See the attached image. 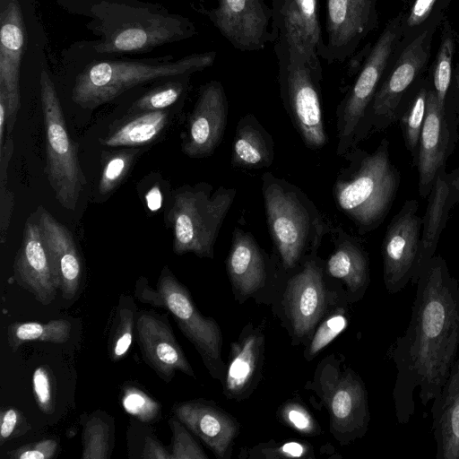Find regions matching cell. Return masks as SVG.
Returning a JSON list of instances; mask_svg holds the SVG:
<instances>
[{"label":"cell","mask_w":459,"mask_h":459,"mask_svg":"<svg viewBox=\"0 0 459 459\" xmlns=\"http://www.w3.org/2000/svg\"><path fill=\"white\" fill-rule=\"evenodd\" d=\"M458 350L459 281L435 255L416 283L409 325L387 351L397 369L393 399L399 424L414 414L416 388L423 406L440 394Z\"/></svg>","instance_id":"cell-1"},{"label":"cell","mask_w":459,"mask_h":459,"mask_svg":"<svg viewBox=\"0 0 459 459\" xmlns=\"http://www.w3.org/2000/svg\"><path fill=\"white\" fill-rule=\"evenodd\" d=\"M66 13L85 19L97 39L73 46L81 60L147 53L197 34L187 17L142 0H56Z\"/></svg>","instance_id":"cell-2"},{"label":"cell","mask_w":459,"mask_h":459,"mask_svg":"<svg viewBox=\"0 0 459 459\" xmlns=\"http://www.w3.org/2000/svg\"><path fill=\"white\" fill-rule=\"evenodd\" d=\"M333 186L337 209L360 234L376 230L385 219L396 197L400 174L390 158V143L381 140L371 152L351 149Z\"/></svg>","instance_id":"cell-3"},{"label":"cell","mask_w":459,"mask_h":459,"mask_svg":"<svg viewBox=\"0 0 459 459\" xmlns=\"http://www.w3.org/2000/svg\"><path fill=\"white\" fill-rule=\"evenodd\" d=\"M215 59V51L193 53L178 59L171 55L140 59H87L74 77L71 99L84 109H94L147 83L191 76L212 66Z\"/></svg>","instance_id":"cell-4"},{"label":"cell","mask_w":459,"mask_h":459,"mask_svg":"<svg viewBox=\"0 0 459 459\" xmlns=\"http://www.w3.org/2000/svg\"><path fill=\"white\" fill-rule=\"evenodd\" d=\"M262 195L269 235L283 268L301 266L316 255L330 228L310 198L271 172L262 176Z\"/></svg>","instance_id":"cell-5"},{"label":"cell","mask_w":459,"mask_h":459,"mask_svg":"<svg viewBox=\"0 0 459 459\" xmlns=\"http://www.w3.org/2000/svg\"><path fill=\"white\" fill-rule=\"evenodd\" d=\"M273 45L283 108L304 144L319 150L328 143L322 109L320 58L281 42Z\"/></svg>","instance_id":"cell-6"},{"label":"cell","mask_w":459,"mask_h":459,"mask_svg":"<svg viewBox=\"0 0 459 459\" xmlns=\"http://www.w3.org/2000/svg\"><path fill=\"white\" fill-rule=\"evenodd\" d=\"M237 191L221 186L216 189L202 182L178 189L169 212L173 230V251L213 258L214 246Z\"/></svg>","instance_id":"cell-7"},{"label":"cell","mask_w":459,"mask_h":459,"mask_svg":"<svg viewBox=\"0 0 459 459\" xmlns=\"http://www.w3.org/2000/svg\"><path fill=\"white\" fill-rule=\"evenodd\" d=\"M135 297L143 303L169 311L183 334L200 354L213 378L224 381L227 366L221 359L222 335L216 321L202 315L188 290L168 266H164L156 288L141 277L135 285Z\"/></svg>","instance_id":"cell-8"},{"label":"cell","mask_w":459,"mask_h":459,"mask_svg":"<svg viewBox=\"0 0 459 459\" xmlns=\"http://www.w3.org/2000/svg\"><path fill=\"white\" fill-rule=\"evenodd\" d=\"M403 12L388 21L370 49L353 84L336 108V153L343 157L361 142L370 106L403 37Z\"/></svg>","instance_id":"cell-9"},{"label":"cell","mask_w":459,"mask_h":459,"mask_svg":"<svg viewBox=\"0 0 459 459\" xmlns=\"http://www.w3.org/2000/svg\"><path fill=\"white\" fill-rule=\"evenodd\" d=\"M46 137V174L62 207L74 211L86 184L78 145L70 137L56 86L46 71L39 76Z\"/></svg>","instance_id":"cell-10"},{"label":"cell","mask_w":459,"mask_h":459,"mask_svg":"<svg viewBox=\"0 0 459 459\" xmlns=\"http://www.w3.org/2000/svg\"><path fill=\"white\" fill-rule=\"evenodd\" d=\"M309 384L306 388L326 407L331 433L342 445L366 434L370 420L368 393L355 371L332 354L320 361Z\"/></svg>","instance_id":"cell-11"},{"label":"cell","mask_w":459,"mask_h":459,"mask_svg":"<svg viewBox=\"0 0 459 459\" xmlns=\"http://www.w3.org/2000/svg\"><path fill=\"white\" fill-rule=\"evenodd\" d=\"M437 23V22H436ZM435 24L412 38L384 76L365 120L360 140L398 122L401 110L428 64Z\"/></svg>","instance_id":"cell-12"},{"label":"cell","mask_w":459,"mask_h":459,"mask_svg":"<svg viewBox=\"0 0 459 459\" xmlns=\"http://www.w3.org/2000/svg\"><path fill=\"white\" fill-rule=\"evenodd\" d=\"M419 203L406 200L390 221L381 247L386 290L396 294L411 281L418 259L422 219Z\"/></svg>","instance_id":"cell-13"},{"label":"cell","mask_w":459,"mask_h":459,"mask_svg":"<svg viewBox=\"0 0 459 459\" xmlns=\"http://www.w3.org/2000/svg\"><path fill=\"white\" fill-rule=\"evenodd\" d=\"M459 123L448 104L441 107L432 87L428 93L426 116L414 165L419 176V194L427 198L437 172L446 167L458 140Z\"/></svg>","instance_id":"cell-14"},{"label":"cell","mask_w":459,"mask_h":459,"mask_svg":"<svg viewBox=\"0 0 459 459\" xmlns=\"http://www.w3.org/2000/svg\"><path fill=\"white\" fill-rule=\"evenodd\" d=\"M206 14L238 50L259 51L272 43L273 13L264 0H218Z\"/></svg>","instance_id":"cell-15"},{"label":"cell","mask_w":459,"mask_h":459,"mask_svg":"<svg viewBox=\"0 0 459 459\" xmlns=\"http://www.w3.org/2000/svg\"><path fill=\"white\" fill-rule=\"evenodd\" d=\"M377 0H325L327 41L323 58L342 63L377 24Z\"/></svg>","instance_id":"cell-16"},{"label":"cell","mask_w":459,"mask_h":459,"mask_svg":"<svg viewBox=\"0 0 459 459\" xmlns=\"http://www.w3.org/2000/svg\"><path fill=\"white\" fill-rule=\"evenodd\" d=\"M229 103L223 85L213 80L202 85L188 117L183 152L194 159L211 156L223 140Z\"/></svg>","instance_id":"cell-17"},{"label":"cell","mask_w":459,"mask_h":459,"mask_svg":"<svg viewBox=\"0 0 459 459\" xmlns=\"http://www.w3.org/2000/svg\"><path fill=\"white\" fill-rule=\"evenodd\" d=\"M24 36L20 0H0V92L8 107L6 137L11 136L21 108L20 71Z\"/></svg>","instance_id":"cell-18"},{"label":"cell","mask_w":459,"mask_h":459,"mask_svg":"<svg viewBox=\"0 0 459 459\" xmlns=\"http://www.w3.org/2000/svg\"><path fill=\"white\" fill-rule=\"evenodd\" d=\"M324 268L316 255L309 256L289 281L285 308L294 335L308 336L325 312L327 299Z\"/></svg>","instance_id":"cell-19"},{"label":"cell","mask_w":459,"mask_h":459,"mask_svg":"<svg viewBox=\"0 0 459 459\" xmlns=\"http://www.w3.org/2000/svg\"><path fill=\"white\" fill-rule=\"evenodd\" d=\"M135 333L143 359L162 380L170 382L176 371L195 377L166 316L140 311Z\"/></svg>","instance_id":"cell-20"},{"label":"cell","mask_w":459,"mask_h":459,"mask_svg":"<svg viewBox=\"0 0 459 459\" xmlns=\"http://www.w3.org/2000/svg\"><path fill=\"white\" fill-rule=\"evenodd\" d=\"M272 13V44L281 42L323 58L318 0H273Z\"/></svg>","instance_id":"cell-21"},{"label":"cell","mask_w":459,"mask_h":459,"mask_svg":"<svg viewBox=\"0 0 459 459\" xmlns=\"http://www.w3.org/2000/svg\"><path fill=\"white\" fill-rule=\"evenodd\" d=\"M36 213L27 219L22 245L16 254L13 278L23 289L31 293L41 305L50 304L56 298L50 257L39 224L34 219Z\"/></svg>","instance_id":"cell-22"},{"label":"cell","mask_w":459,"mask_h":459,"mask_svg":"<svg viewBox=\"0 0 459 459\" xmlns=\"http://www.w3.org/2000/svg\"><path fill=\"white\" fill-rule=\"evenodd\" d=\"M50 257L54 282L64 299H73L82 281V262L71 231L45 208L35 212Z\"/></svg>","instance_id":"cell-23"},{"label":"cell","mask_w":459,"mask_h":459,"mask_svg":"<svg viewBox=\"0 0 459 459\" xmlns=\"http://www.w3.org/2000/svg\"><path fill=\"white\" fill-rule=\"evenodd\" d=\"M172 412L216 457H227L239 431V424L234 417L203 400L176 403Z\"/></svg>","instance_id":"cell-24"},{"label":"cell","mask_w":459,"mask_h":459,"mask_svg":"<svg viewBox=\"0 0 459 459\" xmlns=\"http://www.w3.org/2000/svg\"><path fill=\"white\" fill-rule=\"evenodd\" d=\"M264 350V338L251 324L246 325L230 345L223 393L229 399L241 401L249 396L259 380Z\"/></svg>","instance_id":"cell-25"},{"label":"cell","mask_w":459,"mask_h":459,"mask_svg":"<svg viewBox=\"0 0 459 459\" xmlns=\"http://www.w3.org/2000/svg\"><path fill=\"white\" fill-rule=\"evenodd\" d=\"M226 269L235 293L240 299L252 296L264 286L266 255L250 232L235 228Z\"/></svg>","instance_id":"cell-26"},{"label":"cell","mask_w":459,"mask_h":459,"mask_svg":"<svg viewBox=\"0 0 459 459\" xmlns=\"http://www.w3.org/2000/svg\"><path fill=\"white\" fill-rule=\"evenodd\" d=\"M437 459H459V354L440 394L432 401Z\"/></svg>","instance_id":"cell-27"},{"label":"cell","mask_w":459,"mask_h":459,"mask_svg":"<svg viewBox=\"0 0 459 459\" xmlns=\"http://www.w3.org/2000/svg\"><path fill=\"white\" fill-rule=\"evenodd\" d=\"M446 167L437 174L422 218L419 254L415 272L411 281L415 285L426 265L436 255L442 230L446 227L448 214L455 205L450 200L449 186L446 178Z\"/></svg>","instance_id":"cell-28"},{"label":"cell","mask_w":459,"mask_h":459,"mask_svg":"<svg viewBox=\"0 0 459 459\" xmlns=\"http://www.w3.org/2000/svg\"><path fill=\"white\" fill-rule=\"evenodd\" d=\"M334 249L326 262V271L344 282L348 290L362 296L369 283L368 256L358 239L337 227L331 230Z\"/></svg>","instance_id":"cell-29"},{"label":"cell","mask_w":459,"mask_h":459,"mask_svg":"<svg viewBox=\"0 0 459 459\" xmlns=\"http://www.w3.org/2000/svg\"><path fill=\"white\" fill-rule=\"evenodd\" d=\"M273 160L274 143L270 133L254 114L240 117L231 145V165L241 169H259L270 167Z\"/></svg>","instance_id":"cell-30"},{"label":"cell","mask_w":459,"mask_h":459,"mask_svg":"<svg viewBox=\"0 0 459 459\" xmlns=\"http://www.w3.org/2000/svg\"><path fill=\"white\" fill-rule=\"evenodd\" d=\"M166 109L136 113L100 142L108 147L136 148L156 140L169 123Z\"/></svg>","instance_id":"cell-31"},{"label":"cell","mask_w":459,"mask_h":459,"mask_svg":"<svg viewBox=\"0 0 459 459\" xmlns=\"http://www.w3.org/2000/svg\"><path fill=\"white\" fill-rule=\"evenodd\" d=\"M430 86L431 83L428 79L418 81L406 100L398 118L404 145L412 160H415L418 152Z\"/></svg>","instance_id":"cell-32"},{"label":"cell","mask_w":459,"mask_h":459,"mask_svg":"<svg viewBox=\"0 0 459 459\" xmlns=\"http://www.w3.org/2000/svg\"><path fill=\"white\" fill-rule=\"evenodd\" d=\"M72 325L65 319L51 320L47 323L15 322L8 326L7 342L13 351H16L28 341L62 344L69 340Z\"/></svg>","instance_id":"cell-33"},{"label":"cell","mask_w":459,"mask_h":459,"mask_svg":"<svg viewBox=\"0 0 459 459\" xmlns=\"http://www.w3.org/2000/svg\"><path fill=\"white\" fill-rule=\"evenodd\" d=\"M455 32L449 21L443 22L440 45L432 67L431 87L441 107L446 105L453 76V57L455 50Z\"/></svg>","instance_id":"cell-34"},{"label":"cell","mask_w":459,"mask_h":459,"mask_svg":"<svg viewBox=\"0 0 459 459\" xmlns=\"http://www.w3.org/2000/svg\"><path fill=\"white\" fill-rule=\"evenodd\" d=\"M190 75L165 79L135 100L130 108L134 113L163 110L181 100L187 91Z\"/></svg>","instance_id":"cell-35"},{"label":"cell","mask_w":459,"mask_h":459,"mask_svg":"<svg viewBox=\"0 0 459 459\" xmlns=\"http://www.w3.org/2000/svg\"><path fill=\"white\" fill-rule=\"evenodd\" d=\"M82 459H108L112 447V430L100 416L82 424Z\"/></svg>","instance_id":"cell-36"},{"label":"cell","mask_w":459,"mask_h":459,"mask_svg":"<svg viewBox=\"0 0 459 459\" xmlns=\"http://www.w3.org/2000/svg\"><path fill=\"white\" fill-rule=\"evenodd\" d=\"M139 150L130 148L113 152L106 160L100 179L99 192L100 195L112 193L126 178L134 164Z\"/></svg>","instance_id":"cell-37"},{"label":"cell","mask_w":459,"mask_h":459,"mask_svg":"<svg viewBox=\"0 0 459 459\" xmlns=\"http://www.w3.org/2000/svg\"><path fill=\"white\" fill-rule=\"evenodd\" d=\"M122 405L125 411L143 423H152L160 419V403L142 389L134 385L123 388Z\"/></svg>","instance_id":"cell-38"},{"label":"cell","mask_w":459,"mask_h":459,"mask_svg":"<svg viewBox=\"0 0 459 459\" xmlns=\"http://www.w3.org/2000/svg\"><path fill=\"white\" fill-rule=\"evenodd\" d=\"M451 0H409L407 13H403V36L408 38L415 34V30L420 32L429 18L434 14L437 16L440 8L446 7Z\"/></svg>","instance_id":"cell-39"},{"label":"cell","mask_w":459,"mask_h":459,"mask_svg":"<svg viewBox=\"0 0 459 459\" xmlns=\"http://www.w3.org/2000/svg\"><path fill=\"white\" fill-rule=\"evenodd\" d=\"M348 326L345 312L337 309L332 312L319 325L306 351V359H310L326 347Z\"/></svg>","instance_id":"cell-40"},{"label":"cell","mask_w":459,"mask_h":459,"mask_svg":"<svg viewBox=\"0 0 459 459\" xmlns=\"http://www.w3.org/2000/svg\"><path fill=\"white\" fill-rule=\"evenodd\" d=\"M169 425L172 432V459H207L189 429L174 415L169 418Z\"/></svg>","instance_id":"cell-41"},{"label":"cell","mask_w":459,"mask_h":459,"mask_svg":"<svg viewBox=\"0 0 459 459\" xmlns=\"http://www.w3.org/2000/svg\"><path fill=\"white\" fill-rule=\"evenodd\" d=\"M134 308L121 307L119 304L117 315V325L111 340V359L113 361L121 359L132 344L134 328L135 327Z\"/></svg>","instance_id":"cell-42"},{"label":"cell","mask_w":459,"mask_h":459,"mask_svg":"<svg viewBox=\"0 0 459 459\" xmlns=\"http://www.w3.org/2000/svg\"><path fill=\"white\" fill-rule=\"evenodd\" d=\"M281 421L295 431L306 436H316L321 429L309 411L299 402L289 401L279 410Z\"/></svg>","instance_id":"cell-43"},{"label":"cell","mask_w":459,"mask_h":459,"mask_svg":"<svg viewBox=\"0 0 459 459\" xmlns=\"http://www.w3.org/2000/svg\"><path fill=\"white\" fill-rule=\"evenodd\" d=\"M249 458H310L313 448L309 444L298 441L275 444L273 441L259 444L249 449Z\"/></svg>","instance_id":"cell-44"},{"label":"cell","mask_w":459,"mask_h":459,"mask_svg":"<svg viewBox=\"0 0 459 459\" xmlns=\"http://www.w3.org/2000/svg\"><path fill=\"white\" fill-rule=\"evenodd\" d=\"M35 400L41 411L52 414L55 410L52 375L46 367H39L32 376Z\"/></svg>","instance_id":"cell-45"},{"label":"cell","mask_w":459,"mask_h":459,"mask_svg":"<svg viewBox=\"0 0 459 459\" xmlns=\"http://www.w3.org/2000/svg\"><path fill=\"white\" fill-rule=\"evenodd\" d=\"M57 447L58 444L56 440L47 438L12 450L8 454V457L12 459H50L56 455Z\"/></svg>","instance_id":"cell-46"},{"label":"cell","mask_w":459,"mask_h":459,"mask_svg":"<svg viewBox=\"0 0 459 459\" xmlns=\"http://www.w3.org/2000/svg\"><path fill=\"white\" fill-rule=\"evenodd\" d=\"M25 423L21 412L15 408L4 409L0 414V445L3 446L7 440L16 435L19 426Z\"/></svg>","instance_id":"cell-47"},{"label":"cell","mask_w":459,"mask_h":459,"mask_svg":"<svg viewBox=\"0 0 459 459\" xmlns=\"http://www.w3.org/2000/svg\"><path fill=\"white\" fill-rule=\"evenodd\" d=\"M14 194L7 185L0 186V238L4 243L14 209Z\"/></svg>","instance_id":"cell-48"},{"label":"cell","mask_w":459,"mask_h":459,"mask_svg":"<svg viewBox=\"0 0 459 459\" xmlns=\"http://www.w3.org/2000/svg\"><path fill=\"white\" fill-rule=\"evenodd\" d=\"M142 458L146 459H172L169 453L155 437H146Z\"/></svg>","instance_id":"cell-49"},{"label":"cell","mask_w":459,"mask_h":459,"mask_svg":"<svg viewBox=\"0 0 459 459\" xmlns=\"http://www.w3.org/2000/svg\"><path fill=\"white\" fill-rule=\"evenodd\" d=\"M13 149L12 137H6L3 148L0 149V186L7 185L8 165L13 156Z\"/></svg>","instance_id":"cell-50"},{"label":"cell","mask_w":459,"mask_h":459,"mask_svg":"<svg viewBox=\"0 0 459 459\" xmlns=\"http://www.w3.org/2000/svg\"><path fill=\"white\" fill-rule=\"evenodd\" d=\"M446 101L452 108L459 123V63L455 65L453 70L452 82Z\"/></svg>","instance_id":"cell-51"},{"label":"cell","mask_w":459,"mask_h":459,"mask_svg":"<svg viewBox=\"0 0 459 459\" xmlns=\"http://www.w3.org/2000/svg\"><path fill=\"white\" fill-rule=\"evenodd\" d=\"M446 181L450 191V200L454 204L459 202V168L446 172Z\"/></svg>","instance_id":"cell-52"},{"label":"cell","mask_w":459,"mask_h":459,"mask_svg":"<svg viewBox=\"0 0 459 459\" xmlns=\"http://www.w3.org/2000/svg\"><path fill=\"white\" fill-rule=\"evenodd\" d=\"M8 120V107L7 101L3 93L0 92V149L3 148L4 143V133L6 131Z\"/></svg>","instance_id":"cell-53"},{"label":"cell","mask_w":459,"mask_h":459,"mask_svg":"<svg viewBox=\"0 0 459 459\" xmlns=\"http://www.w3.org/2000/svg\"><path fill=\"white\" fill-rule=\"evenodd\" d=\"M148 208L155 212L161 206L162 195L158 186H154L145 195Z\"/></svg>","instance_id":"cell-54"}]
</instances>
